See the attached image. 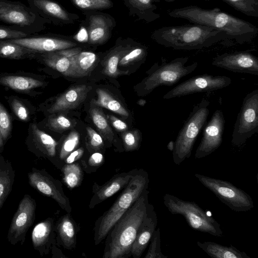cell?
<instances>
[{
    "mask_svg": "<svg viewBox=\"0 0 258 258\" xmlns=\"http://www.w3.org/2000/svg\"><path fill=\"white\" fill-rule=\"evenodd\" d=\"M168 14L172 18L186 19L220 31L227 35L228 40H233L239 44L251 41L258 33L257 28L252 24L218 8L205 9L191 5L173 9Z\"/></svg>",
    "mask_w": 258,
    "mask_h": 258,
    "instance_id": "obj_1",
    "label": "cell"
},
{
    "mask_svg": "<svg viewBox=\"0 0 258 258\" xmlns=\"http://www.w3.org/2000/svg\"><path fill=\"white\" fill-rule=\"evenodd\" d=\"M149 191L144 190L116 221L106 236L103 258H128L138 230L147 216Z\"/></svg>",
    "mask_w": 258,
    "mask_h": 258,
    "instance_id": "obj_2",
    "label": "cell"
},
{
    "mask_svg": "<svg viewBox=\"0 0 258 258\" xmlns=\"http://www.w3.org/2000/svg\"><path fill=\"white\" fill-rule=\"evenodd\" d=\"M151 37L164 47L185 50L207 48L228 40L224 33L196 24L162 27L154 31Z\"/></svg>",
    "mask_w": 258,
    "mask_h": 258,
    "instance_id": "obj_3",
    "label": "cell"
},
{
    "mask_svg": "<svg viewBox=\"0 0 258 258\" xmlns=\"http://www.w3.org/2000/svg\"><path fill=\"white\" fill-rule=\"evenodd\" d=\"M149 175L143 169H138L136 174L116 200L111 207L96 220L94 228L95 245L105 238L108 232L136 201L141 194L148 188Z\"/></svg>",
    "mask_w": 258,
    "mask_h": 258,
    "instance_id": "obj_4",
    "label": "cell"
},
{
    "mask_svg": "<svg viewBox=\"0 0 258 258\" xmlns=\"http://www.w3.org/2000/svg\"><path fill=\"white\" fill-rule=\"evenodd\" d=\"M210 103L207 99L203 98L194 107L179 131L172 151L173 160L175 164L179 165L190 157L195 142L206 124Z\"/></svg>",
    "mask_w": 258,
    "mask_h": 258,
    "instance_id": "obj_5",
    "label": "cell"
},
{
    "mask_svg": "<svg viewBox=\"0 0 258 258\" xmlns=\"http://www.w3.org/2000/svg\"><path fill=\"white\" fill-rule=\"evenodd\" d=\"M163 203L172 214L183 216L194 230L216 237L223 236L220 224L196 203L184 201L169 194L164 195Z\"/></svg>",
    "mask_w": 258,
    "mask_h": 258,
    "instance_id": "obj_6",
    "label": "cell"
},
{
    "mask_svg": "<svg viewBox=\"0 0 258 258\" xmlns=\"http://www.w3.org/2000/svg\"><path fill=\"white\" fill-rule=\"evenodd\" d=\"M0 21L12 29L34 35L46 29L51 22L19 1L0 0Z\"/></svg>",
    "mask_w": 258,
    "mask_h": 258,
    "instance_id": "obj_7",
    "label": "cell"
},
{
    "mask_svg": "<svg viewBox=\"0 0 258 258\" xmlns=\"http://www.w3.org/2000/svg\"><path fill=\"white\" fill-rule=\"evenodd\" d=\"M188 59L189 57H179L168 62L165 60L161 65L156 63L141 83L142 94L147 95L160 86H173L194 72L198 63L194 62L185 66Z\"/></svg>",
    "mask_w": 258,
    "mask_h": 258,
    "instance_id": "obj_8",
    "label": "cell"
},
{
    "mask_svg": "<svg viewBox=\"0 0 258 258\" xmlns=\"http://www.w3.org/2000/svg\"><path fill=\"white\" fill-rule=\"evenodd\" d=\"M195 176L205 187L211 191L231 210L241 212L251 210L254 208L251 197L231 183L198 173H196Z\"/></svg>",
    "mask_w": 258,
    "mask_h": 258,
    "instance_id": "obj_9",
    "label": "cell"
},
{
    "mask_svg": "<svg viewBox=\"0 0 258 258\" xmlns=\"http://www.w3.org/2000/svg\"><path fill=\"white\" fill-rule=\"evenodd\" d=\"M258 132V89L247 93L237 114L232 135V144L242 145Z\"/></svg>",
    "mask_w": 258,
    "mask_h": 258,
    "instance_id": "obj_10",
    "label": "cell"
},
{
    "mask_svg": "<svg viewBox=\"0 0 258 258\" xmlns=\"http://www.w3.org/2000/svg\"><path fill=\"white\" fill-rule=\"evenodd\" d=\"M232 80L226 76L201 74L192 77L179 84L167 92L163 99H170L194 93L211 92L228 87Z\"/></svg>",
    "mask_w": 258,
    "mask_h": 258,
    "instance_id": "obj_11",
    "label": "cell"
},
{
    "mask_svg": "<svg viewBox=\"0 0 258 258\" xmlns=\"http://www.w3.org/2000/svg\"><path fill=\"white\" fill-rule=\"evenodd\" d=\"M85 19L82 21L87 34V43L101 45L108 41L116 25L114 18L110 15L98 11H83Z\"/></svg>",
    "mask_w": 258,
    "mask_h": 258,
    "instance_id": "obj_12",
    "label": "cell"
},
{
    "mask_svg": "<svg viewBox=\"0 0 258 258\" xmlns=\"http://www.w3.org/2000/svg\"><path fill=\"white\" fill-rule=\"evenodd\" d=\"M30 185L43 195L53 199L67 213H71L72 207L64 194L61 182L53 178L45 170L33 169L28 173Z\"/></svg>",
    "mask_w": 258,
    "mask_h": 258,
    "instance_id": "obj_13",
    "label": "cell"
},
{
    "mask_svg": "<svg viewBox=\"0 0 258 258\" xmlns=\"http://www.w3.org/2000/svg\"><path fill=\"white\" fill-rule=\"evenodd\" d=\"M8 40L38 53L72 48L78 47L80 43L75 39L74 36H66L52 33L44 35H39L38 33L29 37Z\"/></svg>",
    "mask_w": 258,
    "mask_h": 258,
    "instance_id": "obj_14",
    "label": "cell"
},
{
    "mask_svg": "<svg viewBox=\"0 0 258 258\" xmlns=\"http://www.w3.org/2000/svg\"><path fill=\"white\" fill-rule=\"evenodd\" d=\"M36 204L29 195H25L20 201L8 233V240L11 244H23L26 232L35 219Z\"/></svg>",
    "mask_w": 258,
    "mask_h": 258,
    "instance_id": "obj_15",
    "label": "cell"
},
{
    "mask_svg": "<svg viewBox=\"0 0 258 258\" xmlns=\"http://www.w3.org/2000/svg\"><path fill=\"white\" fill-rule=\"evenodd\" d=\"M225 123L222 111L216 110L210 120L204 127L202 140L196 151V159L202 158L210 155L221 146Z\"/></svg>",
    "mask_w": 258,
    "mask_h": 258,
    "instance_id": "obj_16",
    "label": "cell"
},
{
    "mask_svg": "<svg viewBox=\"0 0 258 258\" xmlns=\"http://www.w3.org/2000/svg\"><path fill=\"white\" fill-rule=\"evenodd\" d=\"M212 64L234 73L258 75V58L249 50L219 54Z\"/></svg>",
    "mask_w": 258,
    "mask_h": 258,
    "instance_id": "obj_17",
    "label": "cell"
},
{
    "mask_svg": "<svg viewBox=\"0 0 258 258\" xmlns=\"http://www.w3.org/2000/svg\"><path fill=\"white\" fill-rule=\"evenodd\" d=\"M27 2L30 8L54 25L72 24L80 18L78 15L67 11L53 0H27Z\"/></svg>",
    "mask_w": 258,
    "mask_h": 258,
    "instance_id": "obj_18",
    "label": "cell"
},
{
    "mask_svg": "<svg viewBox=\"0 0 258 258\" xmlns=\"http://www.w3.org/2000/svg\"><path fill=\"white\" fill-rule=\"evenodd\" d=\"M137 170L138 169H134L127 172L116 174L102 185L94 182L92 187L93 195L90 201L89 208L93 209L120 189L125 188Z\"/></svg>",
    "mask_w": 258,
    "mask_h": 258,
    "instance_id": "obj_19",
    "label": "cell"
},
{
    "mask_svg": "<svg viewBox=\"0 0 258 258\" xmlns=\"http://www.w3.org/2000/svg\"><path fill=\"white\" fill-rule=\"evenodd\" d=\"M55 218L49 217L38 223L32 232V241L34 248L41 255L47 254L52 246L56 244Z\"/></svg>",
    "mask_w": 258,
    "mask_h": 258,
    "instance_id": "obj_20",
    "label": "cell"
},
{
    "mask_svg": "<svg viewBox=\"0 0 258 258\" xmlns=\"http://www.w3.org/2000/svg\"><path fill=\"white\" fill-rule=\"evenodd\" d=\"M157 225V216L154 206L150 204L148 212L141 224L133 243L131 255L140 258L150 241Z\"/></svg>",
    "mask_w": 258,
    "mask_h": 258,
    "instance_id": "obj_21",
    "label": "cell"
},
{
    "mask_svg": "<svg viewBox=\"0 0 258 258\" xmlns=\"http://www.w3.org/2000/svg\"><path fill=\"white\" fill-rule=\"evenodd\" d=\"M135 41L130 38L118 37L115 45L109 51L102 61L103 73L111 77L126 75L128 72L120 71L118 69L120 58L132 47Z\"/></svg>",
    "mask_w": 258,
    "mask_h": 258,
    "instance_id": "obj_22",
    "label": "cell"
},
{
    "mask_svg": "<svg viewBox=\"0 0 258 258\" xmlns=\"http://www.w3.org/2000/svg\"><path fill=\"white\" fill-rule=\"evenodd\" d=\"M32 130L34 144L39 156L47 159L57 168L61 170L64 164L56 155L57 142L34 124L32 125Z\"/></svg>",
    "mask_w": 258,
    "mask_h": 258,
    "instance_id": "obj_23",
    "label": "cell"
},
{
    "mask_svg": "<svg viewBox=\"0 0 258 258\" xmlns=\"http://www.w3.org/2000/svg\"><path fill=\"white\" fill-rule=\"evenodd\" d=\"M92 90L91 86L80 85L73 86L61 94L48 109L50 113L68 110L78 107Z\"/></svg>",
    "mask_w": 258,
    "mask_h": 258,
    "instance_id": "obj_24",
    "label": "cell"
},
{
    "mask_svg": "<svg viewBox=\"0 0 258 258\" xmlns=\"http://www.w3.org/2000/svg\"><path fill=\"white\" fill-rule=\"evenodd\" d=\"M71 213H67L59 218L55 223L56 244L69 250L76 248L78 226Z\"/></svg>",
    "mask_w": 258,
    "mask_h": 258,
    "instance_id": "obj_25",
    "label": "cell"
},
{
    "mask_svg": "<svg viewBox=\"0 0 258 258\" xmlns=\"http://www.w3.org/2000/svg\"><path fill=\"white\" fill-rule=\"evenodd\" d=\"M82 50V47L78 46L58 51L39 53V54L48 66L63 75L69 76L71 67V57Z\"/></svg>",
    "mask_w": 258,
    "mask_h": 258,
    "instance_id": "obj_26",
    "label": "cell"
},
{
    "mask_svg": "<svg viewBox=\"0 0 258 258\" xmlns=\"http://www.w3.org/2000/svg\"><path fill=\"white\" fill-rule=\"evenodd\" d=\"M129 10V15L137 18L138 20L147 23L152 22L160 17V15L155 12L157 9L155 3L160 0H122Z\"/></svg>",
    "mask_w": 258,
    "mask_h": 258,
    "instance_id": "obj_27",
    "label": "cell"
},
{
    "mask_svg": "<svg viewBox=\"0 0 258 258\" xmlns=\"http://www.w3.org/2000/svg\"><path fill=\"white\" fill-rule=\"evenodd\" d=\"M97 55L91 51H83L71 57V67L69 77H82L89 75L94 68Z\"/></svg>",
    "mask_w": 258,
    "mask_h": 258,
    "instance_id": "obj_28",
    "label": "cell"
},
{
    "mask_svg": "<svg viewBox=\"0 0 258 258\" xmlns=\"http://www.w3.org/2000/svg\"><path fill=\"white\" fill-rule=\"evenodd\" d=\"M198 246L208 255L213 258H249L244 251H241L235 247L224 246L212 241H198Z\"/></svg>",
    "mask_w": 258,
    "mask_h": 258,
    "instance_id": "obj_29",
    "label": "cell"
},
{
    "mask_svg": "<svg viewBox=\"0 0 258 258\" xmlns=\"http://www.w3.org/2000/svg\"><path fill=\"white\" fill-rule=\"evenodd\" d=\"M15 176L11 163L0 156V210L12 191Z\"/></svg>",
    "mask_w": 258,
    "mask_h": 258,
    "instance_id": "obj_30",
    "label": "cell"
},
{
    "mask_svg": "<svg viewBox=\"0 0 258 258\" xmlns=\"http://www.w3.org/2000/svg\"><path fill=\"white\" fill-rule=\"evenodd\" d=\"M39 53L8 40H0V57L11 59L33 58Z\"/></svg>",
    "mask_w": 258,
    "mask_h": 258,
    "instance_id": "obj_31",
    "label": "cell"
},
{
    "mask_svg": "<svg viewBox=\"0 0 258 258\" xmlns=\"http://www.w3.org/2000/svg\"><path fill=\"white\" fill-rule=\"evenodd\" d=\"M0 84L13 90L29 91L43 85V82L33 78L21 76H5L0 78Z\"/></svg>",
    "mask_w": 258,
    "mask_h": 258,
    "instance_id": "obj_32",
    "label": "cell"
},
{
    "mask_svg": "<svg viewBox=\"0 0 258 258\" xmlns=\"http://www.w3.org/2000/svg\"><path fill=\"white\" fill-rule=\"evenodd\" d=\"M97 98L93 100L92 103L106 108L116 113L124 116H128V113L123 105L114 98L110 93L104 89L98 88L96 90Z\"/></svg>",
    "mask_w": 258,
    "mask_h": 258,
    "instance_id": "obj_33",
    "label": "cell"
},
{
    "mask_svg": "<svg viewBox=\"0 0 258 258\" xmlns=\"http://www.w3.org/2000/svg\"><path fill=\"white\" fill-rule=\"evenodd\" d=\"M62 174V180L70 189L79 186L83 179V169L80 163L75 162L64 164L60 170Z\"/></svg>",
    "mask_w": 258,
    "mask_h": 258,
    "instance_id": "obj_34",
    "label": "cell"
},
{
    "mask_svg": "<svg viewBox=\"0 0 258 258\" xmlns=\"http://www.w3.org/2000/svg\"><path fill=\"white\" fill-rule=\"evenodd\" d=\"M89 112L94 124L104 138L110 142L113 143L114 134L103 112L95 107H91Z\"/></svg>",
    "mask_w": 258,
    "mask_h": 258,
    "instance_id": "obj_35",
    "label": "cell"
},
{
    "mask_svg": "<svg viewBox=\"0 0 258 258\" xmlns=\"http://www.w3.org/2000/svg\"><path fill=\"white\" fill-rule=\"evenodd\" d=\"M147 48L141 44L135 42L131 49L120 59L119 66H126L144 61L147 55Z\"/></svg>",
    "mask_w": 258,
    "mask_h": 258,
    "instance_id": "obj_36",
    "label": "cell"
},
{
    "mask_svg": "<svg viewBox=\"0 0 258 258\" xmlns=\"http://www.w3.org/2000/svg\"><path fill=\"white\" fill-rule=\"evenodd\" d=\"M244 15L258 17V0H222Z\"/></svg>",
    "mask_w": 258,
    "mask_h": 258,
    "instance_id": "obj_37",
    "label": "cell"
},
{
    "mask_svg": "<svg viewBox=\"0 0 258 258\" xmlns=\"http://www.w3.org/2000/svg\"><path fill=\"white\" fill-rule=\"evenodd\" d=\"M78 9L83 11H99L112 8L113 3L111 0H71Z\"/></svg>",
    "mask_w": 258,
    "mask_h": 258,
    "instance_id": "obj_38",
    "label": "cell"
},
{
    "mask_svg": "<svg viewBox=\"0 0 258 258\" xmlns=\"http://www.w3.org/2000/svg\"><path fill=\"white\" fill-rule=\"evenodd\" d=\"M79 142V134L76 131H73L63 141L58 153V158L61 162L63 163L66 157L77 149Z\"/></svg>",
    "mask_w": 258,
    "mask_h": 258,
    "instance_id": "obj_39",
    "label": "cell"
},
{
    "mask_svg": "<svg viewBox=\"0 0 258 258\" xmlns=\"http://www.w3.org/2000/svg\"><path fill=\"white\" fill-rule=\"evenodd\" d=\"M87 132L86 146L88 152L91 154L99 152L104 146V141L100 134L90 127L86 128Z\"/></svg>",
    "mask_w": 258,
    "mask_h": 258,
    "instance_id": "obj_40",
    "label": "cell"
},
{
    "mask_svg": "<svg viewBox=\"0 0 258 258\" xmlns=\"http://www.w3.org/2000/svg\"><path fill=\"white\" fill-rule=\"evenodd\" d=\"M104 157L100 152L91 153L87 159H82L81 161L83 170L87 173L94 172L104 163Z\"/></svg>",
    "mask_w": 258,
    "mask_h": 258,
    "instance_id": "obj_41",
    "label": "cell"
},
{
    "mask_svg": "<svg viewBox=\"0 0 258 258\" xmlns=\"http://www.w3.org/2000/svg\"><path fill=\"white\" fill-rule=\"evenodd\" d=\"M124 150L131 151L139 148L141 140V134L139 130H134L125 132L122 134Z\"/></svg>",
    "mask_w": 258,
    "mask_h": 258,
    "instance_id": "obj_42",
    "label": "cell"
},
{
    "mask_svg": "<svg viewBox=\"0 0 258 258\" xmlns=\"http://www.w3.org/2000/svg\"><path fill=\"white\" fill-rule=\"evenodd\" d=\"M148 250L145 258H167L163 254L161 249V238L160 229H156L150 239Z\"/></svg>",
    "mask_w": 258,
    "mask_h": 258,
    "instance_id": "obj_43",
    "label": "cell"
},
{
    "mask_svg": "<svg viewBox=\"0 0 258 258\" xmlns=\"http://www.w3.org/2000/svg\"><path fill=\"white\" fill-rule=\"evenodd\" d=\"M11 129V121L9 114L0 104V131L4 141L7 140Z\"/></svg>",
    "mask_w": 258,
    "mask_h": 258,
    "instance_id": "obj_44",
    "label": "cell"
},
{
    "mask_svg": "<svg viewBox=\"0 0 258 258\" xmlns=\"http://www.w3.org/2000/svg\"><path fill=\"white\" fill-rule=\"evenodd\" d=\"M50 127L56 131H63L72 126V122L66 117L59 115L49 119Z\"/></svg>",
    "mask_w": 258,
    "mask_h": 258,
    "instance_id": "obj_45",
    "label": "cell"
},
{
    "mask_svg": "<svg viewBox=\"0 0 258 258\" xmlns=\"http://www.w3.org/2000/svg\"><path fill=\"white\" fill-rule=\"evenodd\" d=\"M30 36L32 35L15 30L10 26L0 25V40L19 39Z\"/></svg>",
    "mask_w": 258,
    "mask_h": 258,
    "instance_id": "obj_46",
    "label": "cell"
},
{
    "mask_svg": "<svg viewBox=\"0 0 258 258\" xmlns=\"http://www.w3.org/2000/svg\"><path fill=\"white\" fill-rule=\"evenodd\" d=\"M11 106L14 113L20 120L24 121L29 120L28 111L19 100L14 99L12 101Z\"/></svg>",
    "mask_w": 258,
    "mask_h": 258,
    "instance_id": "obj_47",
    "label": "cell"
},
{
    "mask_svg": "<svg viewBox=\"0 0 258 258\" xmlns=\"http://www.w3.org/2000/svg\"><path fill=\"white\" fill-rule=\"evenodd\" d=\"M84 148L80 147L71 152L64 160V164H71L76 162L83 157Z\"/></svg>",
    "mask_w": 258,
    "mask_h": 258,
    "instance_id": "obj_48",
    "label": "cell"
},
{
    "mask_svg": "<svg viewBox=\"0 0 258 258\" xmlns=\"http://www.w3.org/2000/svg\"><path fill=\"white\" fill-rule=\"evenodd\" d=\"M108 119L110 121L112 126L117 131L124 132L127 128V124L113 115H108Z\"/></svg>",
    "mask_w": 258,
    "mask_h": 258,
    "instance_id": "obj_49",
    "label": "cell"
},
{
    "mask_svg": "<svg viewBox=\"0 0 258 258\" xmlns=\"http://www.w3.org/2000/svg\"><path fill=\"white\" fill-rule=\"evenodd\" d=\"M167 148L169 151L172 152L174 148V142L172 141L169 142L167 146Z\"/></svg>",
    "mask_w": 258,
    "mask_h": 258,
    "instance_id": "obj_50",
    "label": "cell"
},
{
    "mask_svg": "<svg viewBox=\"0 0 258 258\" xmlns=\"http://www.w3.org/2000/svg\"><path fill=\"white\" fill-rule=\"evenodd\" d=\"M4 142L3 139L2 138L1 131H0V152H1L3 150V147L4 146Z\"/></svg>",
    "mask_w": 258,
    "mask_h": 258,
    "instance_id": "obj_51",
    "label": "cell"
},
{
    "mask_svg": "<svg viewBox=\"0 0 258 258\" xmlns=\"http://www.w3.org/2000/svg\"><path fill=\"white\" fill-rule=\"evenodd\" d=\"M146 103V101L144 99H140L138 101V104L141 106H144Z\"/></svg>",
    "mask_w": 258,
    "mask_h": 258,
    "instance_id": "obj_52",
    "label": "cell"
},
{
    "mask_svg": "<svg viewBox=\"0 0 258 258\" xmlns=\"http://www.w3.org/2000/svg\"><path fill=\"white\" fill-rule=\"evenodd\" d=\"M164 1L167 2H172L175 1L176 0H164ZM203 1H209L210 0H203Z\"/></svg>",
    "mask_w": 258,
    "mask_h": 258,
    "instance_id": "obj_53",
    "label": "cell"
}]
</instances>
